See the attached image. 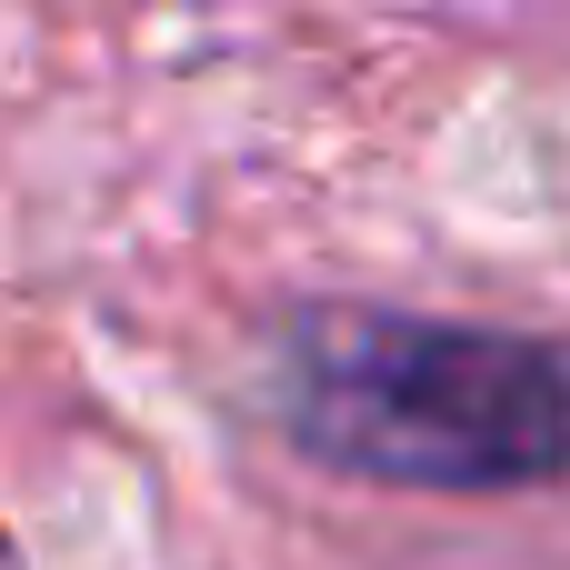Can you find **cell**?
Listing matches in <instances>:
<instances>
[{
    "label": "cell",
    "instance_id": "7a4b0ae2",
    "mask_svg": "<svg viewBox=\"0 0 570 570\" xmlns=\"http://www.w3.org/2000/svg\"><path fill=\"white\" fill-rule=\"evenodd\" d=\"M0 570H20V541H10V521H0Z\"/></svg>",
    "mask_w": 570,
    "mask_h": 570
},
{
    "label": "cell",
    "instance_id": "6da1fadb",
    "mask_svg": "<svg viewBox=\"0 0 570 570\" xmlns=\"http://www.w3.org/2000/svg\"><path fill=\"white\" fill-rule=\"evenodd\" d=\"M271 421L301 461L371 491H551L570 481V341L311 301L271 341Z\"/></svg>",
    "mask_w": 570,
    "mask_h": 570
}]
</instances>
